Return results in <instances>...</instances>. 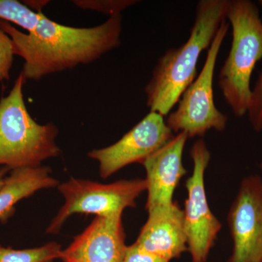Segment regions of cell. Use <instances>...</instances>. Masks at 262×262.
<instances>
[{"instance_id":"6da1fadb","label":"cell","mask_w":262,"mask_h":262,"mask_svg":"<svg viewBox=\"0 0 262 262\" xmlns=\"http://www.w3.org/2000/svg\"><path fill=\"white\" fill-rule=\"evenodd\" d=\"M122 15L110 17L93 27H72L56 23L42 14L32 32H20L0 20V29L13 41L14 54L24 60L20 72L25 80H39L46 76L89 64L118 47Z\"/></svg>"},{"instance_id":"7a4b0ae2","label":"cell","mask_w":262,"mask_h":262,"mask_svg":"<svg viewBox=\"0 0 262 262\" xmlns=\"http://www.w3.org/2000/svg\"><path fill=\"white\" fill-rule=\"evenodd\" d=\"M228 0H201L187 42L165 52L158 59L145 88L151 112L165 116L195 80L202 52L209 48L221 24L227 20Z\"/></svg>"},{"instance_id":"3957f363","label":"cell","mask_w":262,"mask_h":262,"mask_svg":"<svg viewBox=\"0 0 262 262\" xmlns=\"http://www.w3.org/2000/svg\"><path fill=\"white\" fill-rule=\"evenodd\" d=\"M25 82L20 73L8 96L0 99V165L10 170L39 166L61 151L56 144V125L37 123L27 110Z\"/></svg>"},{"instance_id":"277c9868","label":"cell","mask_w":262,"mask_h":262,"mask_svg":"<svg viewBox=\"0 0 262 262\" xmlns=\"http://www.w3.org/2000/svg\"><path fill=\"white\" fill-rule=\"evenodd\" d=\"M227 18L232 28V45L219 86L234 115L242 117L249 106L253 69L262 59V22L257 7L249 0L229 1Z\"/></svg>"},{"instance_id":"5b68a950","label":"cell","mask_w":262,"mask_h":262,"mask_svg":"<svg viewBox=\"0 0 262 262\" xmlns=\"http://www.w3.org/2000/svg\"><path fill=\"white\" fill-rule=\"evenodd\" d=\"M229 27L227 20L221 24L201 72L182 94L177 110L167 118V125L173 132H184L188 138H193L205 135L210 129L226 128L227 117L215 106L213 82L217 58Z\"/></svg>"},{"instance_id":"8992f818","label":"cell","mask_w":262,"mask_h":262,"mask_svg":"<svg viewBox=\"0 0 262 262\" xmlns=\"http://www.w3.org/2000/svg\"><path fill=\"white\" fill-rule=\"evenodd\" d=\"M147 189L146 179L121 180L113 184L71 179L58 184L65 203L47 229L48 233H58L69 217L77 213L97 216L122 215L127 208L136 206V199Z\"/></svg>"},{"instance_id":"52a82bcc","label":"cell","mask_w":262,"mask_h":262,"mask_svg":"<svg viewBox=\"0 0 262 262\" xmlns=\"http://www.w3.org/2000/svg\"><path fill=\"white\" fill-rule=\"evenodd\" d=\"M193 172L186 182L188 198L184 210L188 251L192 262H206L222 224L212 213L205 187V172L211 153L202 139L196 141L190 151Z\"/></svg>"},{"instance_id":"ba28073f","label":"cell","mask_w":262,"mask_h":262,"mask_svg":"<svg viewBox=\"0 0 262 262\" xmlns=\"http://www.w3.org/2000/svg\"><path fill=\"white\" fill-rule=\"evenodd\" d=\"M173 137L163 115L150 112L115 144L92 150L90 158L99 164L102 178H108L130 164H142Z\"/></svg>"},{"instance_id":"9c48e42d","label":"cell","mask_w":262,"mask_h":262,"mask_svg":"<svg viewBox=\"0 0 262 262\" xmlns=\"http://www.w3.org/2000/svg\"><path fill=\"white\" fill-rule=\"evenodd\" d=\"M232 253L227 262H262V178L243 179L227 216Z\"/></svg>"},{"instance_id":"30bf717a","label":"cell","mask_w":262,"mask_h":262,"mask_svg":"<svg viewBox=\"0 0 262 262\" xmlns=\"http://www.w3.org/2000/svg\"><path fill=\"white\" fill-rule=\"evenodd\" d=\"M122 215L96 216L61 251L60 258L63 262H122L127 246Z\"/></svg>"},{"instance_id":"8fae6325","label":"cell","mask_w":262,"mask_h":262,"mask_svg":"<svg viewBox=\"0 0 262 262\" xmlns=\"http://www.w3.org/2000/svg\"><path fill=\"white\" fill-rule=\"evenodd\" d=\"M187 139L185 133H179L143 162L147 184V211L166 208L174 203V191L179 181L187 173L182 158Z\"/></svg>"},{"instance_id":"7c38bea8","label":"cell","mask_w":262,"mask_h":262,"mask_svg":"<svg viewBox=\"0 0 262 262\" xmlns=\"http://www.w3.org/2000/svg\"><path fill=\"white\" fill-rule=\"evenodd\" d=\"M149 217L135 244L170 261L188 251L184 210L177 203L148 211Z\"/></svg>"},{"instance_id":"4fadbf2b","label":"cell","mask_w":262,"mask_h":262,"mask_svg":"<svg viewBox=\"0 0 262 262\" xmlns=\"http://www.w3.org/2000/svg\"><path fill=\"white\" fill-rule=\"evenodd\" d=\"M58 181L51 177V169L48 166L39 165L10 170L0 188V222L5 223L9 220L19 201L37 191L58 187Z\"/></svg>"},{"instance_id":"5bb4252c","label":"cell","mask_w":262,"mask_h":262,"mask_svg":"<svg viewBox=\"0 0 262 262\" xmlns=\"http://www.w3.org/2000/svg\"><path fill=\"white\" fill-rule=\"evenodd\" d=\"M61 246L55 242L27 249L0 246V262H54L61 257Z\"/></svg>"},{"instance_id":"9a60e30c","label":"cell","mask_w":262,"mask_h":262,"mask_svg":"<svg viewBox=\"0 0 262 262\" xmlns=\"http://www.w3.org/2000/svg\"><path fill=\"white\" fill-rule=\"evenodd\" d=\"M42 14L17 0H0V20L14 24L28 33L36 29Z\"/></svg>"},{"instance_id":"2e32d148","label":"cell","mask_w":262,"mask_h":262,"mask_svg":"<svg viewBox=\"0 0 262 262\" xmlns=\"http://www.w3.org/2000/svg\"><path fill=\"white\" fill-rule=\"evenodd\" d=\"M139 3L135 0H75L72 3L82 10H92L110 15H121L123 10Z\"/></svg>"},{"instance_id":"e0dca14e","label":"cell","mask_w":262,"mask_h":262,"mask_svg":"<svg viewBox=\"0 0 262 262\" xmlns=\"http://www.w3.org/2000/svg\"><path fill=\"white\" fill-rule=\"evenodd\" d=\"M247 114L250 123L256 132L262 130V70L254 89L251 91Z\"/></svg>"},{"instance_id":"ac0fdd59","label":"cell","mask_w":262,"mask_h":262,"mask_svg":"<svg viewBox=\"0 0 262 262\" xmlns=\"http://www.w3.org/2000/svg\"><path fill=\"white\" fill-rule=\"evenodd\" d=\"M14 56L11 38L0 29V83L9 80Z\"/></svg>"},{"instance_id":"d6986e66","label":"cell","mask_w":262,"mask_h":262,"mask_svg":"<svg viewBox=\"0 0 262 262\" xmlns=\"http://www.w3.org/2000/svg\"><path fill=\"white\" fill-rule=\"evenodd\" d=\"M122 262H170L164 258L147 252L139 248L134 243L127 246L125 257Z\"/></svg>"},{"instance_id":"ffe728a7","label":"cell","mask_w":262,"mask_h":262,"mask_svg":"<svg viewBox=\"0 0 262 262\" xmlns=\"http://www.w3.org/2000/svg\"><path fill=\"white\" fill-rule=\"evenodd\" d=\"M28 8L36 13H42V10L48 3H51L48 0H25L22 2Z\"/></svg>"},{"instance_id":"44dd1931","label":"cell","mask_w":262,"mask_h":262,"mask_svg":"<svg viewBox=\"0 0 262 262\" xmlns=\"http://www.w3.org/2000/svg\"><path fill=\"white\" fill-rule=\"evenodd\" d=\"M10 169L7 167H3L0 168V188L3 187V183H4L5 177L8 176V173L10 171Z\"/></svg>"},{"instance_id":"7402d4cb","label":"cell","mask_w":262,"mask_h":262,"mask_svg":"<svg viewBox=\"0 0 262 262\" xmlns=\"http://www.w3.org/2000/svg\"><path fill=\"white\" fill-rule=\"evenodd\" d=\"M259 4H260V5H261V9H262V0H260ZM260 18H261V22H262V12H261V15H260Z\"/></svg>"},{"instance_id":"603a6c76","label":"cell","mask_w":262,"mask_h":262,"mask_svg":"<svg viewBox=\"0 0 262 262\" xmlns=\"http://www.w3.org/2000/svg\"><path fill=\"white\" fill-rule=\"evenodd\" d=\"M260 168H261V170H262V162H261V165H260Z\"/></svg>"}]
</instances>
